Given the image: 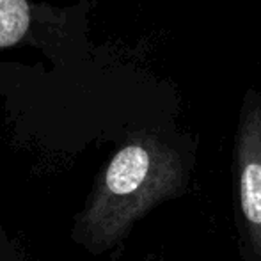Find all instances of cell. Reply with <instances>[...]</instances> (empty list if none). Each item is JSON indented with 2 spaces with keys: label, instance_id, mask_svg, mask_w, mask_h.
Listing matches in <instances>:
<instances>
[{
  "label": "cell",
  "instance_id": "4",
  "mask_svg": "<svg viewBox=\"0 0 261 261\" xmlns=\"http://www.w3.org/2000/svg\"><path fill=\"white\" fill-rule=\"evenodd\" d=\"M0 261H25L20 244L13 237H9L2 219H0Z\"/></svg>",
  "mask_w": 261,
  "mask_h": 261
},
{
  "label": "cell",
  "instance_id": "5",
  "mask_svg": "<svg viewBox=\"0 0 261 261\" xmlns=\"http://www.w3.org/2000/svg\"><path fill=\"white\" fill-rule=\"evenodd\" d=\"M142 261H160V259H158L155 254H148V256H144V258H142Z\"/></svg>",
  "mask_w": 261,
  "mask_h": 261
},
{
  "label": "cell",
  "instance_id": "2",
  "mask_svg": "<svg viewBox=\"0 0 261 261\" xmlns=\"http://www.w3.org/2000/svg\"><path fill=\"white\" fill-rule=\"evenodd\" d=\"M234 226L242 261H261V93L247 89L233 141Z\"/></svg>",
  "mask_w": 261,
  "mask_h": 261
},
{
  "label": "cell",
  "instance_id": "3",
  "mask_svg": "<svg viewBox=\"0 0 261 261\" xmlns=\"http://www.w3.org/2000/svg\"><path fill=\"white\" fill-rule=\"evenodd\" d=\"M29 27V6L25 0H0V46H11L21 39Z\"/></svg>",
  "mask_w": 261,
  "mask_h": 261
},
{
  "label": "cell",
  "instance_id": "1",
  "mask_svg": "<svg viewBox=\"0 0 261 261\" xmlns=\"http://www.w3.org/2000/svg\"><path fill=\"white\" fill-rule=\"evenodd\" d=\"M196 142L189 135L142 132L101 169L75 215L71 240L93 256L119 247L151 210L190 192Z\"/></svg>",
  "mask_w": 261,
  "mask_h": 261
}]
</instances>
